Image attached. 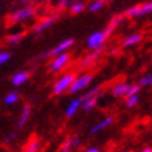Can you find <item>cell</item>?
<instances>
[{
  "mask_svg": "<svg viewBox=\"0 0 152 152\" xmlns=\"http://www.w3.org/2000/svg\"><path fill=\"white\" fill-rule=\"evenodd\" d=\"M131 84L127 82H121V84H117L116 86H113L112 88V95L116 97H121V96H127V94L131 88Z\"/></svg>",
  "mask_w": 152,
  "mask_h": 152,
  "instance_id": "obj_7",
  "label": "cell"
},
{
  "mask_svg": "<svg viewBox=\"0 0 152 152\" xmlns=\"http://www.w3.org/2000/svg\"><path fill=\"white\" fill-rule=\"evenodd\" d=\"M102 51V48H101L100 50H96V51H94V53H91L90 55H87L86 58L84 59V61H81V64H80V66L81 67H84V66H87L88 64H90V62L94 60V59H96L97 56H99V54Z\"/></svg>",
  "mask_w": 152,
  "mask_h": 152,
  "instance_id": "obj_16",
  "label": "cell"
},
{
  "mask_svg": "<svg viewBox=\"0 0 152 152\" xmlns=\"http://www.w3.org/2000/svg\"><path fill=\"white\" fill-rule=\"evenodd\" d=\"M106 35L104 31H96V33H94L91 34L90 36H88V39H87V46L95 50V49H100V48H102L104 45V42L106 40Z\"/></svg>",
  "mask_w": 152,
  "mask_h": 152,
  "instance_id": "obj_4",
  "label": "cell"
},
{
  "mask_svg": "<svg viewBox=\"0 0 152 152\" xmlns=\"http://www.w3.org/2000/svg\"><path fill=\"white\" fill-rule=\"evenodd\" d=\"M85 9V5L82 4V3H76L74 5L70 6V11H71V14H80V12Z\"/></svg>",
  "mask_w": 152,
  "mask_h": 152,
  "instance_id": "obj_22",
  "label": "cell"
},
{
  "mask_svg": "<svg viewBox=\"0 0 152 152\" xmlns=\"http://www.w3.org/2000/svg\"><path fill=\"white\" fill-rule=\"evenodd\" d=\"M55 20H56V18H48V19H45V20L40 21L37 25H35L33 30L35 31V33H41V31L46 30L49 26H51V25L55 23Z\"/></svg>",
  "mask_w": 152,
  "mask_h": 152,
  "instance_id": "obj_11",
  "label": "cell"
},
{
  "mask_svg": "<svg viewBox=\"0 0 152 152\" xmlns=\"http://www.w3.org/2000/svg\"><path fill=\"white\" fill-rule=\"evenodd\" d=\"M138 91H140V86L138 85H132L129 94H127V96H126V99L130 97V96H134V95H138Z\"/></svg>",
  "mask_w": 152,
  "mask_h": 152,
  "instance_id": "obj_30",
  "label": "cell"
},
{
  "mask_svg": "<svg viewBox=\"0 0 152 152\" xmlns=\"http://www.w3.org/2000/svg\"><path fill=\"white\" fill-rule=\"evenodd\" d=\"M96 102H97V97L90 99V100L85 101V102H82V107H84L85 111H91L95 107V105H96Z\"/></svg>",
  "mask_w": 152,
  "mask_h": 152,
  "instance_id": "obj_20",
  "label": "cell"
},
{
  "mask_svg": "<svg viewBox=\"0 0 152 152\" xmlns=\"http://www.w3.org/2000/svg\"><path fill=\"white\" fill-rule=\"evenodd\" d=\"M112 121H113V118H112L111 116L105 117L104 120H101L100 122H97L96 125H94V126H92L91 130H90V134H91V135H96V134H99L101 130H104V129H106V127H109V126L112 124Z\"/></svg>",
  "mask_w": 152,
  "mask_h": 152,
  "instance_id": "obj_8",
  "label": "cell"
},
{
  "mask_svg": "<svg viewBox=\"0 0 152 152\" xmlns=\"http://www.w3.org/2000/svg\"><path fill=\"white\" fill-rule=\"evenodd\" d=\"M107 1H109V3H112V1H115V0H107Z\"/></svg>",
  "mask_w": 152,
  "mask_h": 152,
  "instance_id": "obj_34",
  "label": "cell"
},
{
  "mask_svg": "<svg viewBox=\"0 0 152 152\" xmlns=\"http://www.w3.org/2000/svg\"><path fill=\"white\" fill-rule=\"evenodd\" d=\"M122 152H129V151H122Z\"/></svg>",
  "mask_w": 152,
  "mask_h": 152,
  "instance_id": "obj_35",
  "label": "cell"
},
{
  "mask_svg": "<svg viewBox=\"0 0 152 152\" xmlns=\"http://www.w3.org/2000/svg\"><path fill=\"white\" fill-rule=\"evenodd\" d=\"M24 35H25V34H16V35H11V36H9V37H8V42H9V44H16V42H19V41H20V40L23 39Z\"/></svg>",
  "mask_w": 152,
  "mask_h": 152,
  "instance_id": "obj_25",
  "label": "cell"
},
{
  "mask_svg": "<svg viewBox=\"0 0 152 152\" xmlns=\"http://www.w3.org/2000/svg\"><path fill=\"white\" fill-rule=\"evenodd\" d=\"M85 152H100V150H99V147H88V148H86L85 150Z\"/></svg>",
  "mask_w": 152,
  "mask_h": 152,
  "instance_id": "obj_32",
  "label": "cell"
},
{
  "mask_svg": "<svg viewBox=\"0 0 152 152\" xmlns=\"http://www.w3.org/2000/svg\"><path fill=\"white\" fill-rule=\"evenodd\" d=\"M140 85L141 86H152V74L145 75L143 77L140 79Z\"/></svg>",
  "mask_w": 152,
  "mask_h": 152,
  "instance_id": "obj_24",
  "label": "cell"
},
{
  "mask_svg": "<svg viewBox=\"0 0 152 152\" xmlns=\"http://www.w3.org/2000/svg\"><path fill=\"white\" fill-rule=\"evenodd\" d=\"M125 16H141L142 12H141V5H135L130 8L129 10L125 11Z\"/></svg>",
  "mask_w": 152,
  "mask_h": 152,
  "instance_id": "obj_19",
  "label": "cell"
},
{
  "mask_svg": "<svg viewBox=\"0 0 152 152\" xmlns=\"http://www.w3.org/2000/svg\"><path fill=\"white\" fill-rule=\"evenodd\" d=\"M30 115H31V106L30 105H25L23 107V110H21V116H20V118H19V121H18V127L19 129L24 127V126L26 125V122L29 121Z\"/></svg>",
  "mask_w": 152,
  "mask_h": 152,
  "instance_id": "obj_10",
  "label": "cell"
},
{
  "mask_svg": "<svg viewBox=\"0 0 152 152\" xmlns=\"http://www.w3.org/2000/svg\"><path fill=\"white\" fill-rule=\"evenodd\" d=\"M18 101H19V94L15 92V91L8 94L5 96V99H4L5 105H14L15 102H18Z\"/></svg>",
  "mask_w": 152,
  "mask_h": 152,
  "instance_id": "obj_18",
  "label": "cell"
},
{
  "mask_svg": "<svg viewBox=\"0 0 152 152\" xmlns=\"http://www.w3.org/2000/svg\"><path fill=\"white\" fill-rule=\"evenodd\" d=\"M80 105H81V101H80V99L71 100V102L69 104L67 109H66V116H67V117H72V116L75 115V113H76V111L79 110Z\"/></svg>",
  "mask_w": 152,
  "mask_h": 152,
  "instance_id": "obj_12",
  "label": "cell"
},
{
  "mask_svg": "<svg viewBox=\"0 0 152 152\" xmlns=\"http://www.w3.org/2000/svg\"><path fill=\"white\" fill-rule=\"evenodd\" d=\"M104 5H105L104 0H95V1H92L90 5H88L87 9H88V11H90V12H96V11L102 9Z\"/></svg>",
  "mask_w": 152,
  "mask_h": 152,
  "instance_id": "obj_17",
  "label": "cell"
},
{
  "mask_svg": "<svg viewBox=\"0 0 152 152\" xmlns=\"http://www.w3.org/2000/svg\"><path fill=\"white\" fill-rule=\"evenodd\" d=\"M79 0H60V3H59V6L60 8H67V6H70L71 4H76Z\"/></svg>",
  "mask_w": 152,
  "mask_h": 152,
  "instance_id": "obj_28",
  "label": "cell"
},
{
  "mask_svg": "<svg viewBox=\"0 0 152 152\" xmlns=\"http://www.w3.org/2000/svg\"><path fill=\"white\" fill-rule=\"evenodd\" d=\"M100 88H101V86H95V87L91 88L90 91H87V92L84 95V96L80 99L81 105H82V102H85V101H87V100L94 99V97H97V94L100 92Z\"/></svg>",
  "mask_w": 152,
  "mask_h": 152,
  "instance_id": "obj_13",
  "label": "cell"
},
{
  "mask_svg": "<svg viewBox=\"0 0 152 152\" xmlns=\"http://www.w3.org/2000/svg\"><path fill=\"white\" fill-rule=\"evenodd\" d=\"M74 42H75L74 39H66V40H64V41H61L59 45H58V46H55L53 50H50V51H46V53L41 54L39 58H40V59H45V58H48V56L60 55V54L64 53V50H66V49H69V48H71V46L74 45Z\"/></svg>",
  "mask_w": 152,
  "mask_h": 152,
  "instance_id": "obj_3",
  "label": "cell"
},
{
  "mask_svg": "<svg viewBox=\"0 0 152 152\" xmlns=\"http://www.w3.org/2000/svg\"><path fill=\"white\" fill-rule=\"evenodd\" d=\"M120 23H121V16H115V18H113L112 20H111V23H110L109 25H107V28H106V29H105V31H104L105 35L107 36L110 33H112V30L115 29Z\"/></svg>",
  "mask_w": 152,
  "mask_h": 152,
  "instance_id": "obj_15",
  "label": "cell"
},
{
  "mask_svg": "<svg viewBox=\"0 0 152 152\" xmlns=\"http://www.w3.org/2000/svg\"><path fill=\"white\" fill-rule=\"evenodd\" d=\"M152 11V0L148 3H145L141 5V12H142V15L145 14H147V12H151Z\"/></svg>",
  "mask_w": 152,
  "mask_h": 152,
  "instance_id": "obj_26",
  "label": "cell"
},
{
  "mask_svg": "<svg viewBox=\"0 0 152 152\" xmlns=\"http://www.w3.org/2000/svg\"><path fill=\"white\" fill-rule=\"evenodd\" d=\"M39 147H40V141L39 140H35L34 142H31V145L28 147L26 152H37Z\"/></svg>",
  "mask_w": 152,
  "mask_h": 152,
  "instance_id": "obj_27",
  "label": "cell"
},
{
  "mask_svg": "<svg viewBox=\"0 0 152 152\" xmlns=\"http://www.w3.org/2000/svg\"><path fill=\"white\" fill-rule=\"evenodd\" d=\"M138 101H140V96L138 95H134V96H130L126 99V106L127 107H135L137 104H138Z\"/></svg>",
  "mask_w": 152,
  "mask_h": 152,
  "instance_id": "obj_21",
  "label": "cell"
},
{
  "mask_svg": "<svg viewBox=\"0 0 152 152\" xmlns=\"http://www.w3.org/2000/svg\"><path fill=\"white\" fill-rule=\"evenodd\" d=\"M74 75L72 74H69V75H65V76H62V77L60 80H58V82L54 85V88H53V92L54 95H60L62 94L64 91L69 90L72 84V81H74Z\"/></svg>",
  "mask_w": 152,
  "mask_h": 152,
  "instance_id": "obj_1",
  "label": "cell"
},
{
  "mask_svg": "<svg viewBox=\"0 0 152 152\" xmlns=\"http://www.w3.org/2000/svg\"><path fill=\"white\" fill-rule=\"evenodd\" d=\"M91 81H92V75H82L80 77H76V79H74L70 88H69V91H70V94L79 92L81 90H84Z\"/></svg>",
  "mask_w": 152,
  "mask_h": 152,
  "instance_id": "obj_2",
  "label": "cell"
},
{
  "mask_svg": "<svg viewBox=\"0 0 152 152\" xmlns=\"http://www.w3.org/2000/svg\"><path fill=\"white\" fill-rule=\"evenodd\" d=\"M34 14H35V10L33 8H23L20 10L15 11L14 14H11L10 21L11 23H21V21H25L26 19L31 18Z\"/></svg>",
  "mask_w": 152,
  "mask_h": 152,
  "instance_id": "obj_5",
  "label": "cell"
},
{
  "mask_svg": "<svg viewBox=\"0 0 152 152\" xmlns=\"http://www.w3.org/2000/svg\"><path fill=\"white\" fill-rule=\"evenodd\" d=\"M69 59H70V56H69V54L62 53V54L58 55V56H56V58L51 61V64H50L49 69H50L51 71H59V70H61V69L67 64Z\"/></svg>",
  "mask_w": 152,
  "mask_h": 152,
  "instance_id": "obj_6",
  "label": "cell"
},
{
  "mask_svg": "<svg viewBox=\"0 0 152 152\" xmlns=\"http://www.w3.org/2000/svg\"><path fill=\"white\" fill-rule=\"evenodd\" d=\"M10 60V54L9 53H5V51H1L0 53V65L5 64V62H8Z\"/></svg>",
  "mask_w": 152,
  "mask_h": 152,
  "instance_id": "obj_29",
  "label": "cell"
},
{
  "mask_svg": "<svg viewBox=\"0 0 152 152\" xmlns=\"http://www.w3.org/2000/svg\"><path fill=\"white\" fill-rule=\"evenodd\" d=\"M71 150H72V142H71V137H69L59 150V152H71Z\"/></svg>",
  "mask_w": 152,
  "mask_h": 152,
  "instance_id": "obj_23",
  "label": "cell"
},
{
  "mask_svg": "<svg viewBox=\"0 0 152 152\" xmlns=\"http://www.w3.org/2000/svg\"><path fill=\"white\" fill-rule=\"evenodd\" d=\"M141 40H142V36L140 34H134V35H131L129 37H126L122 45L124 46H131V45H135V44L140 42Z\"/></svg>",
  "mask_w": 152,
  "mask_h": 152,
  "instance_id": "obj_14",
  "label": "cell"
},
{
  "mask_svg": "<svg viewBox=\"0 0 152 152\" xmlns=\"http://www.w3.org/2000/svg\"><path fill=\"white\" fill-rule=\"evenodd\" d=\"M29 76H30V74H29L28 71L16 72V74L11 77V84L14 85V86H21L23 84H25V82L29 80Z\"/></svg>",
  "mask_w": 152,
  "mask_h": 152,
  "instance_id": "obj_9",
  "label": "cell"
},
{
  "mask_svg": "<svg viewBox=\"0 0 152 152\" xmlns=\"http://www.w3.org/2000/svg\"><path fill=\"white\" fill-rule=\"evenodd\" d=\"M141 152H152V148H148V147L147 148H143Z\"/></svg>",
  "mask_w": 152,
  "mask_h": 152,
  "instance_id": "obj_33",
  "label": "cell"
},
{
  "mask_svg": "<svg viewBox=\"0 0 152 152\" xmlns=\"http://www.w3.org/2000/svg\"><path fill=\"white\" fill-rule=\"evenodd\" d=\"M71 142H72V147H79L81 145V138L79 136H74L71 137Z\"/></svg>",
  "mask_w": 152,
  "mask_h": 152,
  "instance_id": "obj_31",
  "label": "cell"
}]
</instances>
